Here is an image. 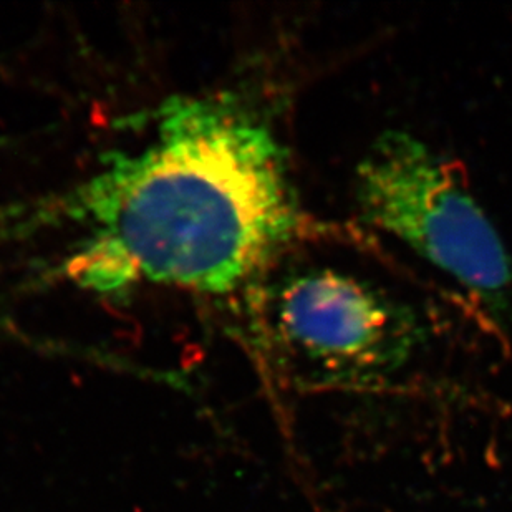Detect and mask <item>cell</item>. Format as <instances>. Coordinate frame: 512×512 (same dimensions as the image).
<instances>
[{
	"label": "cell",
	"mask_w": 512,
	"mask_h": 512,
	"mask_svg": "<svg viewBox=\"0 0 512 512\" xmlns=\"http://www.w3.org/2000/svg\"><path fill=\"white\" fill-rule=\"evenodd\" d=\"M368 228L406 247L496 314L512 312V256L450 160L410 131L378 135L353 171Z\"/></svg>",
	"instance_id": "3957f363"
},
{
	"label": "cell",
	"mask_w": 512,
	"mask_h": 512,
	"mask_svg": "<svg viewBox=\"0 0 512 512\" xmlns=\"http://www.w3.org/2000/svg\"><path fill=\"white\" fill-rule=\"evenodd\" d=\"M151 120L143 143L105 156L60 199L75 234L63 277L102 295L249 292L304 232L281 138L224 90L170 98Z\"/></svg>",
	"instance_id": "6da1fadb"
},
{
	"label": "cell",
	"mask_w": 512,
	"mask_h": 512,
	"mask_svg": "<svg viewBox=\"0 0 512 512\" xmlns=\"http://www.w3.org/2000/svg\"><path fill=\"white\" fill-rule=\"evenodd\" d=\"M257 329L295 377L325 387L385 385L430 340L420 312L343 266L276 269L249 290Z\"/></svg>",
	"instance_id": "7a4b0ae2"
}]
</instances>
